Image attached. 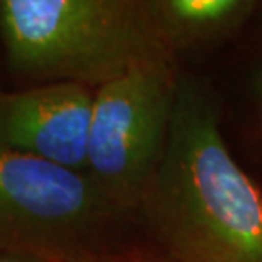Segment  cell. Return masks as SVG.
<instances>
[{"instance_id": "9c48e42d", "label": "cell", "mask_w": 262, "mask_h": 262, "mask_svg": "<svg viewBox=\"0 0 262 262\" xmlns=\"http://www.w3.org/2000/svg\"><path fill=\"white\" fill-rule=\"evenodd\" d=\"M0 262H36L26 257H20V255H14V254H7V252H0Z\"/></svg>"}, {"instance_id": "3957f363", "label": "cell", "mask_w": 262, "mask_h": 262, "mask_svg": "<svg viewBox=\"0 0 262 262\" xmlns=\"http://www.w3.org/2000/svg\"><path fill=\"white\" fill-rule=\"evenodd\" d=\"M146 245L140 214L87 172L0 146V252L36 262H128Z\"/></svg>"}, {"instance_id": "277c9868", "label": "cell", "mask_w": 262, "mask_h": 262, "mask_svg": "<svg viewBox=\"0 0 262 262\" xmlns=\"http://www.w3.org/2000/svg\"><path fill=\"white\" fill-rule=\"evenodd\" d=\"M179 73L174 60H151L96 91L87 174L135 213L164 155Z\"/></svg>"}, {"instance_id": "7a4b0ae2", "label": "cell", "mask_w": 262, "mask_h": 262, "mask_svg": "<svg viewBox=\"0 0 262 262\" xmlns=\"http://www.w3.org/2000/svg\"><path fill=\"white\" fill-rule=\"evenodd\" d=\"M162 58L172 60L145 0H0V87L78 83L97 91Z\"/></svg>"}, {"instance_id": "ba28073f", "label": "cell", "mask_w": 262, "mask_h": 262, "mask_svg": "<svg viewBox=\"0 0 262 262\" xmlns=\"http://www.w3.org/2000/svg\"><path fill=\"white\" fill-rule=\"evenodd\" d=\"M128 262H174L170 257H167L165 254H162L159 249H155L154 245H146L140 250L138 254H135Z\"/></svg>"}, {"instance_id": "52a82bcc", "label": "cell", "mask_w": 262, "mask_h": 262, "mask_svg": "<svg viewBox=\"0 0 262 262\" xmlns=\"http://www.w3.org/2000/svg\"><path fill=\"white\" fill-rule=\"evenodd\" d=\"M244 36L247 39L238 77V97L250 129L262 140V7Z\"/></svg>"}, {"instance_id": "6da1fadb", "label": "cell", "mask_w": 262, "mask_h": 262, "mask_svg": "<svg viewBox=\"0 0 262 262\" xmlns=\"http://www.w3.org/2000/svg\"><path fill=\"white\" fill-rule=\"evenodd\" d=\"M148 242L174 262H262V187L238 164L208 80L179 73L167 145L140 206Z\"/></svg>"}, {"instance_id": "5b68a950", "label": "cell", "mask_w": 262, "mask_h": 262, "mask_svg": "<svg viewBox=\"0 0 262 262\" xmlns=\"http://www.w3.org/2000/svg\"><path fill=\"white\" fill-rule=\"evenodd\" d=\"M94 97L78 83L0 87V146L87 172Z\"/></svg>"}, {"instance_id": "8992f818", "label": "cell", "mask_w": 262, "mask_h": 262, "mask_svg": "<svg viewBox=\"0 0 262 262\" xmlns=\"http://www.w3.org/2000/svg\"><path fill=\"white\" fill-rule=\"evenodd\" d=\"M146 12L172 60L206 53L245 34L260 0H145Z\"/></svg>"}]
</instances>
